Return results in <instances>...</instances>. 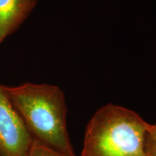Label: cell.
<instances>
[{"label": "cell", "mask_w": 156, "mask_h": 156, "mask_svg": "<svg viewBox=\"0 0 156 156\" xmlns=\"http://www.w3.org/2000/svg\"><path fill=\"white\" fill-rule=\"evenodd\" d=\"M33 140L0 85V156H27Z\"/></svg>", "instance_id": "cell-3"}, {"label": "cell", "mask_w": 156, "mask_h": 156, "mask_svg": "<svg viewBox=\"0 0 156 156\" xmlns=\"http://www.w3.org/2000/svg\"><path fill=\"white\" fill-rule=\"evenodd\" d=\"M149 123L137 113L109 103L87 124L80 156H146Z\"/></svg>", "instance_id": "cell-2"}, {"label": "cell", "mask_w": 156, "mask_h": 156, "mask_svg": "<svg viewBox=\"0 0 156 156\" xmlns=\"http://www.w3.org/2000/svg\"><path fill=\"white\" fill-rule=\"evenodd\" d=\"M2 88L34 139L62 155L76 156L67 130L65 97L59 87L25 83Z\"/></svg>", "instance_id": "cell-1"}, {"label": "cell", "mask_w": 156, "mask_h": 156, "mask_svg": "<svg viewBox=\"0 0 156 156\" xmlns=\"http://www.w3.org/2000/svg\"><path fill=\"white\" fill-rule=\"evenodd\" d=\"M38 0H0V45L17 30Z\"/></svg>", "instance_id": "cell-4"}, {"label": "cell", "mask_w": 156, "mask_h": 156, "mask_svg": "<svg viewBox=\"0 0 156 156\" xmlns=\"http://www.w3.org/2000/svg\"><path fill=\"white\" fill-rule=\"evenodd\" d=\"M27 156H66L34 139Z\"/></svg>", "instance_id": "cell-5"}, {"label": "cell", "mask_w": 156, "mask_h": 156, "mask_svg": "<svg viewBox=\"0 0 156 156\" xmlns=\"http://www.w3.org/2000/svg\"><path fill=\"white\" fill-rule=\"evenodd\" d=\"M146 156H156V124L148 126L145 139Z\"/></svg>", "instance_id": "cell-6"}]
</instances>
